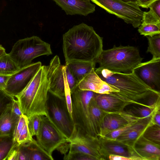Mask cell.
<instances>
[{
	"instance_id": "cell-1",
	"label": "cell",
	"mask_w": 160,
	"mask_h": 160,
	"mask_svg": "<svg viewBox=\"0 0 160 160\" xmlns=\"http://www.w3.org/2000/svg\"><path fill=\"white\" fill-rule=\"evenodd\" d=\"M62 37L66 62L81 61L96 63L103 50L102 38L92 27L82 22L73 26Z\"/></svg>"
},
{
	"instance_id": "cell-2",
	"label": "cell",
	"mask_w": 160,
	"mask_h": 160,
	"mask_svg": "<svg viewBox=\"0 0 160 160\" xmlns=\"http://www.w3.org/2000/svg\"><path fill=\"white\" fill-rule=\"evenodd\" d=\"M95 72L103 81L116 87L119 92L109 94L130 104L147 106L141 101L160 92L146 85L132 72L130 73L116 72L98 68Z\"/></svg>"
},
{
	"instance_id": "cell-3",
	"label": "cell",
	"mask_w": 160,
	"mask_h": 160,
	"mask_svg": "<svg viewBox=\"0 0 160 160\" xmlns=\"http://www.w3.org/2000/svg\"><path fill=\"white\" fill-rule=\"evenodd\" d=\"M49 86L47 66H42L27 86L15 97L22 114L28 118L36 115L47 116Z\"/></svg>"
},
{
	"instance_id": "cell-4",
	"label": "cell",
	"mask_w": 160,
	"mask_h": 160,
	"mask_svg": "<svg viewBox=\"0 0 160 160\" xmlns=\"http://www.w3.org/2000/svg\"><path fill=\"white\" fill-rule=\"evenodd\" d=\"M142 60L137 48L114 45L112 48L103 50L96 63L100 68L114 72L130 73Z\"/></svg>"
},
{
	"instance_id": "cell-5",
	"label": "cell",
	"mask_w": 160,
	"mask_h": 160,
	"mask_svg": "<svg viewBox=\"0 0 160 160\" xmlns=\"http://www.w3.org/2000/svg\"><path fill=\"white\" fill-rule=\"evenodd\" d=\"M52 54L50 44L35 36L17 41L8 53L20 68L31 64L37 57Z\"/></svg>"
},
{
	"instance_id": "cell-6",
	"label": "cell",
	"mask_w": 160,
	"mask_h": 160,
	"mask_svg": "<svg viewBox=\"0 0 160 160\" xmlns=\"http://www.w3.org/2000/svg\"><path fill=\"white\" fill-rule=\"evenodd\" d=\"M95 93L81 90L78 86L71 93L72 118L75 125L94 137L98 136L91 116L89 103Z\"/></svg>"
},
{
	"instance_id": "cell-7",
	"label": "cell",
	"mask_w": 160,
	"mask_h": 160,
	"mask_svg": "<svg viewBox=\"0 0 160 160\" xmlns=\"http://www.w3.org/2000/svg\"><path fill=\"white\" fill-rule=\"evenodd\" d=\"M46 117L68 139L75 125L69 112L65 97L60 98L48 91L46 104Z\"/></svg>"
},
{
	"instance_id": "cell-8",
	"label": "cell",
	"mask_w": 160,
	"mask_h": 160,
	"mask_svg": "<svg viewBox=\"0 0 160 160\" xmlns=\"http://www.w3.org/2000/svg\"><path fill=\"white\" fill-rule=\"evenodd\" d=\"M90 0L134 28H138L142 23L143 12L137 2H125L121 0Z\"/></svg>"
},
{
	"instance_id": "cell-9",
	"label": "cell",
	"mask_w": 160,
	"mask_h": 160,
	"mask_svg": "<svg viewBox=\"0 0 160 160\" xmlns=\"http://www.w3.org/2000/svg\"><path fill=\"white\" fill-rule=\"evenodd\" d=\"M38 145L53 160V152L62 144L68 142L66 138L46 116H42L40 128L36 136Z\"/></svg>"
},
{
	"instance_id": "cell-10",
	"label": "cell",
	"mask_w": 160,
	"mask_h": 160,
	"mask_svg": "<svg viewBox=\"0 0 160 160\" xmlns=\"http://www.w3.org/2000/svg\"><path fill=\"white\" fill-rule=\"evenodd\" d=\"M98 136L85 133L75 125L74 132L68 139L69 153H79L87 155L94 160H103L98 148Z\"/></svg>"
},
{
	"instance_id": "cell-11",
	"label": "cell",
	"mask_w": 160,
	"mask_h": 160,
	"mask_svg": "<svg viewBox=\"0 0 160 160\" xmlns=\"http://www.w3.org/2000/svg\"><path fill=\"white\" fill-rule=\"evenodd\" d=\"M42 66L41 62H38L20 68L10 76L4 90L15 97L27 86Z\"/></svg>"
},
{
	"instance_id": "cell-12",
	"label": "cell",
	"mask_w": 160,
	"mask_h": 160,
	"mask_svg": "<svg viewBox=\"0 0 160 160\" xmlns=\"http://www.w3.org/2000/svg\"><path fill=\"white\" fill-rule=\"evenodd\" d=\"M47 67V77L50 82L49 92L60 98L65 97L67 81L65 65L61 64L59 58L56 55Z\"/></svg>"
},
{
	"instance_id": "cell-13",
	"label": "cell",
	"mask_w": 160,
	"mask_h": 160,
	"mask_svg": "<svg viewBox=\"0 0 160 160\" xmlns=\"http://www.w3.org/2000/svg\"><path fill=\"white\" fill-rule=\"evenodd\" d=\"M133 72L146 85L160 92V58L142 62Z\"/></svg>"
},
{
	"instance_id": "cell-14",
	"label": "cell",
	"mask_w": 160,
	"mask_h": 160,
	"mask_svg": "<svg viewBox=\"0 0 160 160\" xmlns=\"http://www.w3.org/2000/svg\"><path fill=\"white\" fill-rule=\"evenodd\" d=\"M128 148L133 160H160V145L149 141L142 135L132 147Z\"/></svg>"
},
{
	"instance_id": "cell-15",
	"label": "cell",
	"mask_w": 160,
	"mask_h": 160,
	"mask_svg": "<svg viewBox=\"0 0 160 160\" xmlns=\"http://www.w3.org/2000/svg\"><path fill=\"white\" fill-rule=\"evenodd\" d=\"M95 68L93 69L79 82V89L92 91L98 94L118 93V89L103 81L98 76L95 72Z\"/></svg>"
},
{
	"instance_id": "cell-16",
	"label": "cell",
	"mask_w": 160,
	"mask_h": 160,
	"mask_svg": "<svg viewBox=\"0 0 160 160\" xmlns=\"http://www.w3.org/2000/svg\"><path fill=\"white\" fill-rule=\"evenodd\" d=\"M51 0L54 2L68 15L86 16L95 10L96 6L90 2V0Z\"/></svg>"
},
{
	"instance_id": "cell-17",
	"label": "cell",
	"mask_w": 160,
	"mask_h": 160,
	"mask_svg": "<svg viewBox=\"0 0 160 160\" xmlns=\"http://www.w3.org/2000/svg\"><path fill=\"white\" fill-rule=\"evenodd\" d=\"M152 123V117L142 118L117 138L115 141L128 147H132Z\"/></svg>"
},
{
	"instance_id": "cell-18",
	"label": "cell",
	"mask_w": 160,
	"mask_h": 160,
	"mask_svg": "<svg viewBox=\"0 0 160 160\" xmlns=\"http://www.w3.org/2000/svg\"><path fill=\"white\" fill-rule=\"evenodd\" d=\"M98 143L100 154L103 160L108 159L110 154L131 158L128 147L116 141L107 140L98 136Z\"/></svg>"
},
{
	"instance_id": "cell-19",
	"label": "cell",
	"mask_w": 160,
	"mask_h": 160,
	"mask_svg": "<svg viewBox=\"0 0 160 160\" xmlns=\"http://www.w3.org/2000/svg\"><path fill=\"white\" fill-rule=\"evenodd\" d=\"M94 98L98 106L107 114L122 111L130 104L110 94L96 93Z\"/></svg>"
},
{
	"instance_id": "cell-20",
	"label": "cell",
	"mask_w": 160,
	"mask_h": 160,
	"mask_svg": "<svg viewBox=\"0 0 160 160\" xmlns=\"http://www.w3.org/2000/svg\"><path fill=\"white\" fill-rule=\"evenodd\" d=\"M129 122L118 114H107L104 118L99 136L103 137L110 132L126 125Z\"/></svg>"
},
{
	"instance_id": "cell-21",
	"label": "cell",
	"mask_w": 160,
	"mask_h": 160,
	"mask_svg": "<svg viewBox=\"0 0 160 160\" xmlns=\"http://www.w3.org/2000/svg\"><path fill=\"white\" fill-rule=\"evenodd\" d=\"M65 64L68 66L74 78L79 82L93 69L95 68L96 63L76 61L66 62Z\"/></svg>"
},
{
	"instance_id": "cell-22",
	"label": "cell",
	"mask_w": 160,
	"mask_h": 160,
	"mask_svg": "<svg viewBox=\"0 0 160 160\" xmlns=\"http://www.w3.org/2000/svg\"><path fill=\"white\" fill-rule=\"evenodd\" d=\"M12 105H9L0 116V137L12 136L15 125L19 119L12 115Z\"/></svg>"
},
{
	"instance_id": "cell-23",
	"label": "cell",
	"mask_w": 160,
	"mask_h": 160,
	"mask_svg": "<svg viewBox=\"0 0 160 160\" xmlns=\"http://www.w3.org/2000/svg\"><path fill=\"white\" fill-rule=\"evenodd\" d=\"M94 96L90 101L89 108L91 118L97 135L98 136H99L101 127L104 118L107 113L98 106Z\"/></svg>"
},
{
	"instance_id": "cell-24",
	"label": "cell",
	"mask_w": 160,
	"mask_h": 160,
	"mask_svg": "<svg viewBox=\"0 0 160 160\" xmlns=\"http://www.w3.org/2000/svg\"><path fill=\"white\" fill-rule=\"evenodd\" d=\"M20 69L8 53H6L0 57V75L11 76Z\"/></svg>"
},
{
	"instance_id": "cell-25",
	"label": "cell",
	"mask_w": 160,
	"mask_h": 160,
	"mask_svg": "<svg viewBox=\"0 0 160 160\" xmlns=\"http://www.w3.org/2000/svg\"><path fill=\"white\" fill-rule=\"evenodd\" d=\"M146 37L148 41L146 52L152 55V58H160V34Z\"/></svg>"
},
{
	"instance_id": "cell-26",
	"label": "cell",
	"mask_w": 160,
	"mask_h": 160,
	"mask_svg": "<svg viewBox=\"0 0 160 160\" xmlns=\"http://www.w3.org/2000/svg\"><path fill=\"white\" fill-rule=\"evenodd\" d=\"M142 136L149 141L160 145V126L150 125L145 129Z\"/></svg>"
},
{
	"instance_id": "cell-27",
	"label": "cell",
	"mask_w": 160,
	"mask_h": 160,
	"mask_svg": "<svg viewBox=\"0 0 160 160\" xmlns=\"http://www.w3.org/2000/svg\"><path fill=\"white\" fill-rule=\"evenodd\" d=\"M13 143L12 136L0 137V160H6Z\"/></svg>"
},
{
	"instance_id": "cell-28",
	"label": "cell",
	"mask_w": 160,
	"mask_h": 160,
	"mask_svg": "<svg viewBox=\"0 0 160 160\" xmlns=\"http://www.w3.org/2000/svg\"><path fill=\"white\" fill-rule=\"evenodd\" d=\"M138 31L140 35L144 36L160 34V24L141 23Z\"/></svg>"
},
{
	"instance_id": "cell-29",
	"label": "cell",
	"mask_w": 160,
	"mask_h": 160,
	"mask_svg": "<svg viewBox=\"0 0 160 160\" xmlns=\"http://www.w3.org/2000/svg\"><path fill=\"white\" fill-rule=\"evenodd\" d=\"M42 116L38 115H34L28 118V126L31 136H36L38 133Z\"/></svg>"
},
{
	"instance_id": "cell-30",
	"label": "cell",
	"mask_w": 160,
	"mask_h": 160,
	"mask_svg": "<svg viewBox=\"0 0 160 160\" xmlns=\"http://www.w3.org/2000/svg\"><path fill=\"white\" fill-rule=\"evenodd\" d=\"M142 118H141L129 122L126 125L110 132L102 138L108 140L115 141L117 138Z\"/></svg>"
},
{
	"instance_id": "cell-31",
	"label": "cell",
	"mask_w": 160,
	"mask_h": 160,
	"mask_svg": "<svg viewBox=\"0 0 160 160\" xmlns=\"http://www.w3.org/2000/svg\"><path fill=\"white\" fill-rule=\"evenodd\" d=\"M13 97L8 93L4 90L0 88V116L7 108L12 104Z\"/></svg>"
},
{
	"instance_id": "cell-32",
	"label": "cell",
	"mask_w": 160,
	"mask_h": 160,
	"mask_svg": "<svg viewBox=\"0 0 160 160\" xmlns=\"http://www.w3.org/2000/svg\"><path fill=\"white\" fill-rule=\"evenodd\" d=\"M28 117L23 114L18 119L15 125L12 134V138L14 142H17L20 132L26 124L28 123Z\"/></svg>"
},
{
	"instance_id": "cell-33",
	"label": "cell",
	"mask_w": 160,
	"mask_h": 160,
	"mask_svg": "<svg viewBox=\"0 0 160 160\" xmlns=\"http://www.w3.org/2000/svg\"><path fill=\"white\" fill-rule=\"evenodd\" d=\"M142 23L160 24V16H158L152 10L148 12H143Z\"/></svg>"
},
{
	"instance_id": "cell-34",
	"label": "cell",
	"mask_w": 160,
	"mask_h": 160,
	"mask_svg": "<svg viewBox=\"0 0 160 160\" xmlns=\"http://www.w3.org/2000/svg\"><path fill=\"white\" fill-rule=\"evenodd\" d=\"M65 65L67 81L71 93L78 86L79 82L73 76L68 66L66 64Z\"/></svg>"
},
{
	"instance_id": "cell-35",
	"label": "cell",
	"mask_w": 160,
	"mask_h": 160,
	"mask_svg": "<svg viewBox=\"0 0 160 160\" xmlns=\"http://www.w3.org/2000/svg\"><path fill=\"white\" fill-rule=\"evenodd\" d=\"M63 159L65 160H93L89 156L84 154L79 153H68L64 156Z\"/></svg>"
},
{
	"instance_id": "cell-36",
	"label": "cell",
	"mask_w": 160,
	"mask_h": 160,
	"mask_svg": "<svg viewBox=\"0 0 160 160\" xmlns=\"http://www.w3.org/2000/svg\"><path fill=\"white\" fill-rule=\"evenodd\" d=\"M11 112L12 115L18 119L22 114L18 102L14 97L12 99Z\"/></svg>"
},
{
	"instance_id": "cell-37",
	"label": "cell",
	"mask_w": 160,
	"mask_h": 160,
	"mask_svg": "<svg viewBox=\"0 0 160 160\" xmlns=\"http://www.w3.org/2000/svg\"><path fill=\"white\" fill-rule=\"evenodd\" d=\"M19 145L14 142L6 159L7 160H18Z\"/></svg>"
},
{
	"instance_id": "cell-38",
	"label": "cell",
	"mask_w": 160,
	"mask_h": 160,
	"mask_svg": "<svg viewBox=\"0 0 160 160\" xmlns=\"http://www.w3.org/2000/svg\"><path fill=\"white\" fill-rule=\"evenodd\" d=\"M152 123L160 126V108H157L152 117Z\"/></svg>"
},
{
	"instance_id": "cell-39",
	"label": "cell",
	"mask_w": 160,
	"mask_h": 160,
	"mask_svg": "<svg viewBox=\"0 0 160 160\" xmlns=\"http://www.w3.org/2000/svg\"><path fill=\"white\" fill-rule=\"evenodd\" d=\"M160 16V0L156 1L151 4L149 8Z\"/></svg>"
},
{
	"instance_id": "cell-40",
	"label": "cell",
	"mask_w": 160,
	"mask_h": 160,
	"mask_svg": "<svg viewBox=\"0 0 160 160\" xmlns=\"http://www.w3.org/2000/svg\"><path fill=\"white\" fill-rule=\"evenodd\" d=\"M69 142H66L60 145L56 150L59 152L61 154H63L65 156L69 151Z\"/></svg>"
},
{
	"instance_id": "cell-41",
	"label": "cell",
	"mask_w": 160,
	"mask_h": 160,
	"mask_svg": "<svg viewBox=\"0 0 160 160\" xmlns=\"http://www.w3.org/2000/svg\"><path fill=\"white\" fill-rule=\"evenodd\" d=\"M157 0H138L137 3L139 7L148 8L151 4Z\"/></svg>"
},
{
	"instance_id": "cell-42",
	"label": "cell",
	"mask_w": 160,
	"mask_h": 160,
	"mask_svg": "<svg viewBox=\"0 0 160 160\" xmlns=\"http://www.w3.org/2000/svg\"><path fill=\"white\" fill-rule=\"evenodd\" d=\"M10 76L0 75V88L4 90Z\"/></svg>"
},
{
	"instance_id": "cell-43",
	"label": "cell",
	"mask_w": 160,
	"mask_h": 160,
	"mask_svg": "<svg viewBox=\"0 0 160 160\" xmlns=\"http://www.w3.org/2000/svg\"><path fill=\"white\" fill-rule=\"evenodd\" d=\"M108 159L110 160H132V159L130 158L113 154L109 155L108 156Z\"/></svg>"
},
{
	"instance_id": "cell-44",
	"label": "cell",
	"mask_w": 160,
	"mask_h": 160,
	"mask_svg": "<svg viewBox=\"0 0 160 160\" xmlns=\"http://www.w3.org/2000/svg\"><path fill=\"white\" fill-rule=\"evenodd\" d=\"M6 53L5 49L2 45H0V57Z\"/></svg>"
},
{
	"instance_id": "cell-45",
	"label": "cell",
	"mask_w": 160,
	"mask_h": 160,
	"mask_svg": "<svg viewBox=\"0 0 160 160\" xmlns=\"http://www.w3.org/2000/svg\"><path fill=\"white\" fill-rule=\"evenodd\" d=\"M125 2H137L138 0H121Z\"/></svg>"
}]
</instances>
